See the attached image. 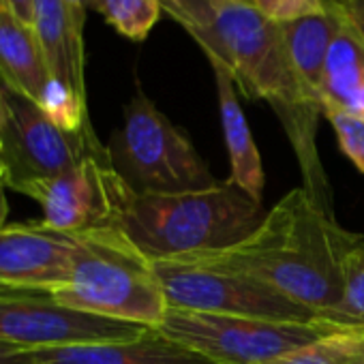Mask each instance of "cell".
<instances>
[{
    "label": "cell",
    "mask_w": 364,
    "mask_h": 364,
    "mask_svg": "<svg viewBox=\"0 0 364 364\" xmlns=\"http://www.w3.org/2000/svg\"><path fill=\"white\" fill-rule=\"evenodd\" d=\"M364 234L341 228L304 187L283 196L238 245L196 257L242 272L328 319L343 296L347 255Z\"/></svg>",
    "instance_id": "1"
},
{
    "label": "cell",
    "mask_w": 364,
    "mask_h": 364,
    "mask_svg": "<svg viewBox=\"0 0 364 364\" xmlns=\"http://www.w3.org/2000/svg\"><path fill=\"white\" fill-rule=\"evenodd\" d=\"M208 58L219 60L249 99L268 101L279 116L302 169L304 189L328 213L332 191L317 152V120L291 71L281 24L268 20L245 0H219L208 31L189 33Z\"/></svg>",
    "instance_id": "2"
},
{
    "label": "cell",
    "mask_w": 364,
    "mask_h": 364,
    "mask_svg": "<svg viewBox=\"0 0 364 364\" xmlns=\"http://www.w3.org/2000/svg\"><path fill=\"white\" fill-rule=\"evenodd\" d=\"M264 219L255 202L234 180L176 196H137L116 221L127 238L152 262L215 253L242 242Z\"/></svg>",
    "instance_id": "3"
},
{
    "label": "cell",
    "mask_w": 364,
    "mask_h": 364,
    "mask_svg": "<svg viewBox=\"0 0 364 364\" xmlns=\"http://www.w3.org/2000/svg\"><path fill=\"white\" fill-rule=\"evenodd\" d=\"M75 253L69 279L52 289L54 298L75 311L156 328L167 313V300L148 259L116 228L73 234Z\"/></svg>",
    "instance_id": "4"
},
{
    "label": "cell",
    "mask_w": 364,
    "mask_h": 364,
    "mask_svg": "<svg viewBox=\"0 0 364 364\" xmlns=\"http://www.w3.org/2000/svg\"><path fill=\"white\" fill-rule=\"evenodd\" d=\"M114 169L137 196H176L217 187L191 137L176 127L141 88L124 105L122 124L107 146Z\"/></svg>",
    "instance_id": "5"
},
{
    "label": "cell",
    "mask_w": 364,
    "mask_h": 364,
    "mask_svg": "<svg viewBox=\"0 0 364 364\" xmlns=\"http://www.w3.org/2000/svg\"><path fill=\"white\" fill-rule=\"evenodd\" d=\"M336 328L338 323L328 319L272 321L167 309L154 330L215 364H270Z\"/></svg>",
    "instance_id": "6"
},
{
    "label": "cell",
    "mask_w": 364,
    "mask_h": 364,
    "mask_svg": "<svg viewBox=\"0 0 364 364\" xmlns=\"http://www.w3.org/2000/svg\"><path fill=\"white\" fill-rule=\"evenodd\" d=\"M0 148L5 163V185L20 191L37 180L60 176L84 159L103 152L92 127L67 131L56 124L33 99L7 84L0 88Z\"/></svg>",
    "instance_id": "7"
},
{
    "label": "cell",
    "mask_w": 364,
    "mask_h": 364,
    "mask_svg": "<svg viewBox=\"0 0 364 364\" xmlns=\"http://www.w3.org/2000/svg\"><path fill=\"white\" fill-rule=\"evenodd\" d=\"M167 309L240 315L272 321H315L311 309L285 298L264 283L196 255L154 262Z\"/></svg>",
    "instance_id": "8"
},
{
    "label": "cell",
    "mask_w": 364,
    "mask_h": 364,
    "mask_svg": "<svg viewBox=\"0 0 364 364\" xmlns=\"http://www.w3.org/2000/svg\"><path fill=\"white\" fill-rule=\"evenodd\" d=\"M148 330L154 328L69 309L50 289L0 287V343L26 351L127 341Z\"/></svg>",
    "instance_id": "9"
},
{
    "label": "cell",
    "mask_w": 364,
    "mask_h": 364,
    "mask_svg": "<svg viewBox=\"0 0 364 364\" xmlns=\"http://www.w3.org/2000/svg\"><path fill=\"white\" fill-rule=\"evenodd\" d=\"M18 193L41 206L43 225L69 236L116 225L133 198V191L114 169L107 148L60 176L24 185Z\"/></svg>",
    "instance_id": "10"
},
{
    "label": "cell",
    "mask_w": 364,
    "mask_h": 364,
    "mask_svg": "<svg viewBox=\"0 0 364 364\" xmlns=\"http://www.w3.org/2000/svg\"><path fill=\"white\" fill-rule=\"evenodd\" d=\"M75 238L43 223L0 228V287L56 289L71 272Z\"/></svg>",
    "instance_id": "11"
},
{
    "label": "cell",
    "mask_w": 364,
    "mask_h": 364,
    "mask_svg": "<svg viewBox=\"0 0 364 364\" xmlns=\"http://www.w3.org/2000/svg\"><path fill=\"white\" fill-rule=\"evenodd\" d=\"M31 353L35 364H215L191 349L171 343L156 330L127 341L82 343Z\"/></svg>",
    "instance_id": "12"
},
{
    "label": "cell",
    "mask_w": 364,
    "mask_h": 364,
    "mask_svg": "<svg viewBox=\"0 0 364 364\" xmlns=\"http://www.w3.org/2000/svg\"><path fill=\"white\" fill-rule=\"evenodd\" d=\"M343 26L336 0H328L321 14L304 16L281 24L285 50L291 63L296 82L304 99L323 114L321 105V75L334 37Z\"/></svg>",
    "instance_id": "13"
},
{
    "label": "cell",
    "mask_w": 364,
    "mask_h": 364,
    "mask_svg": "<svg viewBox=\"0 0 364 364\" xmlns=\"http://www.w3.org/2000/svg\"><path fill=\"white\" fill-rule=\"evenodd\" d=\"M56 82L86 99L84 33L75 26L65 0H33L31 22Z\"/></svg>",
    "instance_id": "14"
},
{
    "label": "cell",
    "mask_w": 364,
    "mask_h": 364,
    "mask_svg": "<svg viewBox=\"0 0 364 364\" xmlns=\"http://www.w3.org/2000/svg\"><path fill=\"white\" fill-rule=\"evenodd\" d=\"M213 73H215V84H217V97H219V116H221V127H223V137L225 146L230 152V163H232V176L236 185L247 191L255 202H262L264 198V165L259 150L253 141L247 116L242 112V105L238 101L236 92V82L232 73L215 58H208Z\"/></svg>",
    "instance_id": "15"
},
{
    "label": "cell",
    "mask_w": 364,
    "mask_h": 364,
    "mask_svg": "<svg viewBox=\"0 0 364 364\" xmlns=\"http://www.w3.org/2000/svg\"><path fill=\"white\" fill-rule=\"evenodd\" d=\"M0 80L16 92L41 103L54 77L31 24L0 5Z\"/></svg>",
    "instance_id": "16"
},
{
    "label": "cell",
    "mask_w": 364,
    "mask_h": 364,
    "mask_svg": "<svg viewBox=\"0 0 364 364\" xmlns=\"http://www.w3.org/2000/svg\"><path fill=\"white\" fill-rule=\"evenodd\" d=\"M321 105L364 114V43L345 20L326 58Z\"/></svg>",
    "instance_id": "17"
},
{
    "label": "cell",
    "mask_w": 364,
    "mask_h": 364,
    "mask_svg": "<svg viewBox=\"0 0 364 364\" xmlns=\"http://www.w3.org/2000/svg\"><path fill=\"white\" fill-rule=\"evenodd\" d=\"M270 364H364V328L338 326Z\"/></svg>",
    "instance_id": "18"
},
{
    "label": "cell",
    "mask_w": 364,
    "mask_h": 364,
    "mask_svg": "<svg viewBox=\"0 0 364 364\" xmlns=\"http://www.w3.org/2000/svg\"><path fill=\"white\" fill-rule=\"evenodd\" d=\"M95 11L131 41H144L163 16L159 0H95Z\"/></svg>",
    "instance_id": "19"
},
{
    "label": "cell",
    "mask_w": 364,
    "mask_h": 364,
    "mask_svg": "<svg viewBox=\"0 0 364 364\" xmlns=\"http://www.w3.org/2000/svg\"><path fill=\"white\" fill-rule=\"evenodd\" d=\"M328 321L364 328V242L355 247L343 266V296Z\"/></svg>",
    "instance_id": "20"
},
{
    "label": "cell",
    "mask_w": 364,
    "mask_h": 364,
    "mask_svg": "<svg viewBox=\"0 0 364 364\" xmlns=\"http://www.w3.org/2000/svg\"><path fill=\"white\" fill-rule=\"evenodd\" d=\"M323 116L336 133L341 152L364 173V114L345 112L338 107H323Z\"/></svg>",
    "instance_id": "21"
},
{
    "label": "cell",
    "mask_w": 364,
    "mask_h": 364,
    "mask_svg": "<svg viewBox=\"0 0 364 364\" xmlns=\"http://www.w3.org/2000/svg\"><path fill=\"white\" fill-rule=\"evenodd\" d=\"M159 5L187 33H198L213 26L219 0H159Z\"/></svg>",
    "instance_id": "22"
},
{
    "label": "cell",
    "mask_w": 364,
    "mask_h": 364,
    "mask_svg": "<svg viewBox=\"0 0 364 364\" xmlns=\"http://www.w3.org/2000/svg\"><path fill=\"white\" fill-rule=\"evenodd\" d=\"M245 3L277 24L321 14L328 7V0H245Z\"/></svg>",
    "instance_id": "23"
},
{
    "label": "cell",
    "mask_w": 364,
    "mask_h": 364,
    "mask_svg": "<svg viewBox=\"0 0 364 364\" xmlns=\"http://www.w3.org/2000/svg\"><path fill=\"white\" fill-rule=\"evenodd\" d=\"M336 3L343 20L364 43V0H336Z\"/></svg>",
    "instance_id": "24"
},
{
    "label": "cell",
    "mask_w": 364,
    "mask_h": 364,
    "mask_svg": "<svg viewBox=\"0 0 364 364\" xmlns=\"http://www.w3.org/2000/svg\"><path fill=\"white\" fill-rule=\"evenodd\" d=\"M0 364H35V362L31 351L0 343Z\"/></svg>",
    "instance_id": "25"
},
{
    "label": "cell",
    "mask_w": 364,
    "mask_h": 364,
    "mask_svg": "<svg viewBox=\"0 0 364 364\" xmlns=\"http://www.w3.org/2000/svg\"><path fill=\"white\" fill-rule=\"evenodd\" d=\"M69 11H71V18L75 22V26L84 33V24H86V16L90 9H95V0H65Z\"/></svg>",
    "instance_id": "26"
},
{
    "label": "cell",
    "mask_w": 364,
    "mask_h": 364,
    "mask_svg": "<svg viewBox=\"0 0 364 364\" xmlns=\"http://www.w3.org/2000/svg\"><path fill=\"white\" fill-rule=\"evenodd\" d=\"M3 5L22 22H33V0H3Z\"/></svg>",
    "instance_id": "27"
},
{
    "label": "cell",
    "mask_w": 364,
    "mask_h": 364,
    "mask_svg": "<svg viewBox=\"0 0 364 364\" xmlns=\"http://www.w3.org/2000/svg\"><path fill=\"white\" fill-rule=\"evenodd\" d=\"M9 215V204H7V196H5V185L0 182V228L5 225Z\"/></svg>",
    "instance_id": "28"
},
{
    "label": "cell",
    "mask_w": 364,
    "mask_h": 364,
    "mask_svg": "<svg viewBox=\"0 0 364 364\" xmlns=\"http://www.w3.org/2000/svg\"><path fill=\"white\" fill-rule=\"evenodd\" d=\"M0 182L5 185V163H3V148H0ZM7 187V185H5Z\"/></svg>",
    "instance_id": "29"
},
{
    "label": "cell",
    "mask_w": 364,
    "mask_h": 364,
    "mask_svg": "<svg viewBox=\"0 0 364 364\" xmlns=\"http://www.w3.org/2000/svg\"><path fill=\"white\" fill-rule=\"evenodd\" d=\"M0 88H3V80H0Z\"/></svg>",
    "instance_id": "30"
},
{
    "label": "cell",
    "mask_w": 364,
    "mask_h": 364,
    "mask_svg": "<svg viewBox=\"0 0 364 364\" xmlns=\"http://www.w3.org/2000/svg\"><path fill=\"white\" fill-rule=\"evenodd\" d=\"M0 5H3V0H0Z\"/></svg>",
    "instance_id": "31"
}]
</instances>
